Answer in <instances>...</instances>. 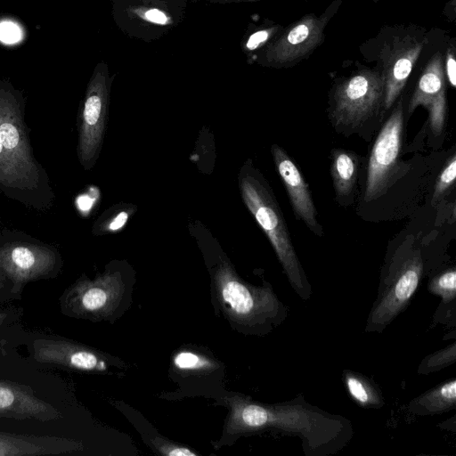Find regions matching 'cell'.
<instances>
[{"mask_svg":"<svg viewBox=\"0 0 456 456\" xmlns=\"http://www.w3.org/2000/svg\"><path fill=\"white\" fill-rule=\"evenodd\" d=\"M444 69L446 73V77L449 80V83L452 87L456 86V61L454 58V53L452 50H448L445 58V67Z\"/></svg>","mask_w":456,"mask_h":456,"instance_id":"obj_26","label":"cell"},{"mask_svg":"<svg viewBox=\"0 0 456 456\" xmlns=\"http://www.w3.org/2000/svg\"><path fill=\"white\" fill-rule=\"evenodd\" d=\"M359 161L354 152L341 149L332 151L330 174L337 198L352 196L357 183Z\"/></svg>","mask_w":456,"mask_h":456,"instance_id":"obj_15","label":"cell"},{"mask_svg":"<svg viewBox=\"0 0 456 456\" xmlns=\"http://www.w3.org/2000/svg\"><path fill=\"white\" fill-rule=\"evenodd\" d=\"M428 289L431 294L441 297V304L436 311V319L445 314L455 315L456 306V270L450 267L430 279Z\"/></svg>","mask_w":456,"mask_h":456,"instance_id":"obj_19","label":"cell"},{"mask_svg":"<svg viewBox=\"0 0 456 456\" xmlns=\"http://www.w3.org/2000/svg\"><path fill=\"white\" fill-rule=\"evenodd\" d=\"M127 213L122 211L120 212L112 221L109 224L108 229L110 231H116L121 228L127 220Z\"/></svg>","mask_w":456,"mask_h":456,"instance_id":"obj_28","label":"cell"},{"mask_svg":"<svg viewBox=\"0 0 456 456\" xmlns=\"http://www.w3.org/2000/svg\"><path fill=\"white\" fill-rule=\"evenodd\" d=\"M455 178L456 155L452 154L436 180L433 199L436 200L442 196L454 183Z\"/></svg>","mask_w":456,"mask_h":456,"instance_id":"obj_22","label":"cell"},{"mask_svg":"<svg viewBox=\"0 0 456 456\" xmlns=\"http://www.w3.org/2000/svg\"><path fill=\"white\" fill-rule=\"evenodd\" d=\"M211 4H232V3H242V2H251L256 0H205Z\"/></svg>","mask_w":456,"mask_h":456,"instance_id":"obj_29","label":"cell"},{"mask_svg":"<svg viewBox=\"0 0 456 456\" xmlns=\"http://www.w3.org/2000/svg\"><path fill=\"white\" fill-rule=\"evenodd\" d=\"M418 106L427 110L430 128L435 135H439L446 118L444 69L439 53L432 57L419 77L409 102L408 112L411 114Z\"/></svg>","mask_w":456,"mask_h":456,"instance_id":"obj_12","label":"cell"},{"mask_svg":"<svg viewBox=\"0 0 456 456\" xmlns=\"http://www.w3.org/2000/svg\"><path fill=\"white\" fill-rule=\"evenodd\" d=\"M425 270L421 251L405 240L382 269L378 296L367 318L365 332L382 333L407 308Z\"/></svg>","mask_w":456,"mask_h":456,"instance_id":"obj_4","label":"cell"},{"mask_svg":"<svg viewBox=\"0 0 456 456\" xmlns=\"http://www.w3.org/2000/svg\"><path fill=\"white\" fill-rule=\"evenodd\" d=\"M456 407V379L444 381L413 398L408 411L419 416L448 412Z\"/></svg>","mask_w":456,"mask_h":456,"instance_id":"obj_14","label":"cell"},{"mask_svg":"<svg viewBox=\"0 0 456 456\" xmlns=\"http://www.w3.org/2000/svg\"><path fill=\"white\" fill-rule=\"evenodd\" d=\"M271 152L296 217L303 221L315 235L322 237L323 230L317 220V211L307 183L282 148L273 144Z\"/></svg>","mask_w":456,"mask_h":456,"instance_id":"obj_13","label":"cell"},{"mask_svg":"<svg viewBox=\"0 0 456 456\" xmlns=\"http://www.w3.org/2000/svg\"><path fill=\"white\" fill-rule=\"evenodd\" d=\"M332 6L322 16L303 17L271 41L260 55L261 63L276 68L293 65L310 54L322 42Z\"/></svg>","mask_w":456,"mask_h":456,"instance_id":"obj_9","label":"cell"},{"mask_svg":"<svg viewBox=\"0 0 456 456\" xmlns=\"http://www.w3.org/2000/svg\"><path fill=\"white\" fill-rule=\"evenodd\" d=\"M342 378L349 396L360 407L379 409L385 405L382 392L372 379L352 370H345Z\"/></svg>","mask_w":456,"mask_h":456,"instance_id":"obj_16","label":"cell"},{"mask_svg":"<svg viewBox=\"0 0 456 456\" xmlns=\"http://www.w3.org/2000/svg\"><path fill=\"white\" fill-rule=\"evenodd\" d=\"M22 94L0 82V142L9 164L34 198L38 211L49 210L55 195L50 177L32 150Z\"/></svg>","mask_w":456,"mask_h":456,"instance_id":"obj_2","label":"cell"},{"mask_svg":"<svg viewBox=\"0 0 456 456\" xmlns=\"http://www.w3.org/2000/svg\"><path fill=\"white\" fill-rule=\"evenodd\" d=\"M403 131L402 101L382 126L372 146L364 191V200L370 201L383 195L400 170V151Z\"/></svg>","mask_w":456,"mask_h":456,"instance_id":"obj_8","label":"cell"},{"mask_svg":"<svg viewBox=\"0 0 456 456\" xmlns=\"http://www.w3.org/2000/svg\"><path fill=\"white\" fill-rule=\"evenodd\" d=\"M215 279L219 298L227 311L251 332L267 334L286 320L287 307L270 284H247L226 265L218 268Z\"/></svg>","mask_w":456,"mask_h":456,"instance_id":"obj_5","label":"cell"},{"mask_svg":"<svg viewBox=\"0 0 456 456\" xmlns=\"http://www.w3.org/2000/svg\"><path fill=\"white\" fill-rule=\"evenodd\" d=\"M159 451L168 456H194L196 453L191 451L187 447L172 444H163L159 446Z\"/></svg>","mask_w":456,"mask_h":456,"instance_id":"obj_25","label":"cell"},{"mask_svg":"<svg viewBox=\"0 0 456 456\" xmlns=\"http://www.w3.org/2000/svg\"><path fill=\"white\" fill-rule=\"evenodd\" d=\"M174 363L180 370H203L211 365L207 358L190 351L178 353L174 358Z\"/></svg>","mask_w":456,"mask_h":456,"instance_id":"obj_23","label":"cell"},{"mask_svg":"<svg viewBox=\"0 0 456 456\" xmlns=\"http://www.w3.org/2000/svg\"><path fill=\"white\" fill-rule=\"evenodd\" d=\"M456 361V343L452 342L443 349L427 355L418 367V373L428 375L439 371Z\"/></svg>","mask_w":456,"mask_h":456,"instance_id":"obj_20","label":"cell"},{"mask_svg":"<svg viewBox=\"0 0 456 456\" xmlns=\"http://www.w3.org/2000/svg\"><path fill=\"white\" fill-rule=\"evenodd\" d=\"M242 199L272 244L297 295L308 300L313 289L297 257L286 222L274 195L261 174L244 167L240 175Z\"/></svg>","mask_w":456,"mask_h":456,"instance_id":"obj_3","label":"cell"},{"mask_svg":"<svg viewBox=\"0 0 456 456\" xmlns=\"http://www.w3.org/2000/svg\"><path fill=\"white\" fill-rule=\"evenodd\" d=\"M383 100L382 74L361 70L336 86L331 121L337 127L356 130L379 112Z\"/></svg>","mask_w":456,"mask_h":456,"instance_id":"obj_6","label":"cell"},{"mask_svg":"<svg viewBox=\"0 0 456 456\" xmlns=\"http://www.w3.org/2000/svg\"><path fill=\"white\" fill-rule=\"evenodd\" d=\"M110 77L106 63H99L89 80L78 118L77 153L79 163L91 169L102 143L108 112Z\"/></svg>","mask_w":456,"mask_h":456,"instance_id":"obj_7","label":"cell"},{"mask_svg":"<svg viewBox=\"0 0 456 456\" xmlns=\"http://www.w3.org/2000/svg\"><path fill=\"white\" fill-rule=\"evenodd\" d=\"M423 41L406 36L395 38L387 46L382 55L384 100L383 106L387 110L402 93L408 77L422 51Z\"/></svg>","mask_w":456,"mask_h":456,"instance_id":"obj_11","label":"cell"},{"mask_svg":"<svg viewBox=\"0 0 456 456\" xmlns=\"http://www.w3.org/2000/svg\"><path fill=\"white\" fill-rule=\"evenodd\" d=\"M120 294L118 280L109 275L92 284L82 295L81 302L88 311H104L116 305Z\"/></svg>","mask_w":456,"mask_h":456,"instance_id":"obj_17","label":"cell"},{"mask_svg":"<svg viewBox=\"0 0 456 456\" xmlns=\"http://www.w3.org/2000/svg\"><path fill=\"white\" fill-rule=\"evenodd\" d=\"M21 38L20 27L12 21L0 23V40L5 44H13Z\"/></svg>","mask_w":456,"mask_h":456,"instance_id":"obj_24","label":"cell"},{"mask_svg":"<svg viewBox=\"0 0 456 456\" xmlns=\"http://www.w3.org/2000/svg\"><path fill=\"white\" fill-rule=\"evenodd\" d=\"M0 191L9 199L15 200L27 208L38 211V208L34 198L6 159L1 142Z\"/></svg>","mask_w":456,"mask_h":456,"instance_id":"obj_18","label":"cell"},{"mask_svg":"<svg viewBox=\"0 0 456 456\" xmlns=\"http://www.w3.org/2000/svg\"><path fill=\"white\" fill-rule=\"evenodd\" d=\"M228 422L232 432L251 433L271 430L300 439L305 456H332L351 441V421L308 403L303 395L273 404L250 399L231 400Z\"/></svg>","mask_w":456,"mask_h":456,"instance_id":"obj_1","label":"cell"},{"mask_svg":"<svg viewBox=\"0 0 456 456\" xmlns=\"http://www.w3.org/2000/svg\"><path fill=\"white\" fill-rule=\"evenodd\" d=\"M15 396L12 390L0 387V409H6L14 403Z\"/></svg>","mask_w":456,"mask_h":456,"instance_id":"obj_27","label":"cell"},{"mask_svg":"<svg viewBox=\"0 0 456 456\" xmlns=\"http://www.w3.org/2000/svg\"><path fill=\"white\" fill-rule=\"evenodd\" d=\"M59 260L57 250L19 230L0 232V267L18 276H30L52 270Z\"/></svg>","mask_w":456,"mask_h":456,"instance_id":"obj_10","label":"cell"},{"mask_svg":"<svg viewBox=\"0 0 456 456\" xmlns=\"http://www.w3.org/2000/svg\"><path fill=\"white\" fill-rule=\"evenodd\" d=\"M281 30L277 26L263 28L255 30L248 35L241 44L242 50L245 53L250 54L256 50L269 44L271 39Z\"/></svg>","mask_w":456,"mask_h":456,"instance_id":"obj_21","label":"cell"}]
</instances>
